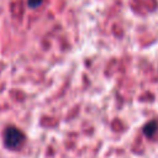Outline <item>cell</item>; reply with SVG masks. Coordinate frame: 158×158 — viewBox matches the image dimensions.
Returning <instances> with one entry per match:
<instances>
[{"label": "cell", "mask_w": 158, "mask_h": 158, "mask_svg": "<svg viewBox=\"0 0 158 158\" xmlns=\"http://www.w3.org/2000/svg\"><path fill=\"white\" fill-rule=\"evenodd\" d=\"M158 132V122L157 121H149L144 127H143V133L147 137H153Z\"/></svg>", "instance_id": "7a4b0ae2"}, {"label": "cell", "mask_w": 158, "mask_h": 158, "mask_svg": "<svg viewBox=\"0 0 158 158\" xmlns=\"http://www.w3.org/2000/svg\"><path fill=\"white\" fill-rule=\"evenodd\" d=\"M43 0H28V6L30 7H37L42 4Z\"/></svg>", "instance_id": "3957f363"}, {"label": "cell", "mask_w": 158, "mask_h": 158, "mask_svg": "<svg viewBox=\"0 0 158 158\" xmlns=\"http://www.w3.org/2000/svg\"><path fill=\"white\" fill-rule=\"evenodd\" d=\"M25 141H26V136L20 128L14 127V126H9L7 128H5V131H4V146L7 149L17 151L23 146Z\"/></svg>", "instance_id": "6da1fadb"}]
</instances>
